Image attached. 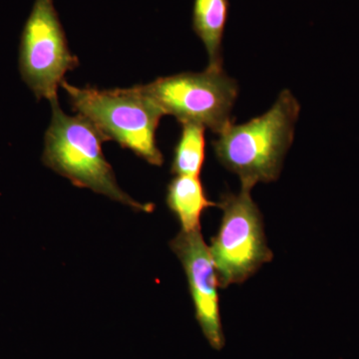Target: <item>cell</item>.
I'll return each mask as SVG.
<instances>
[{
    "mask_svg": "<svg viewBox=\"0 0 359 359\" xmlns=\"http://www.w3.org/2000/svg\"><path fill=\"white\" fill-rule=\"evenodd\" d=\"M182 131L175 147L171 171L175 176L200 177L205 162V127L181 123Z\"/></svg>",
    "mask_w": 359,
    "mask_h": 359,
    "instance_id": "10",
    "label": "cell"
},
{
    "mask_svg": "<svg viewBox=\"0 0 359 359\" xmlns=\"http://www.w3.org/2000/svg\"><path fill=\"white\" fill-rule=\"evenodd\" d=\"M250 191L224 193L219 203L223 217L210 252L222 289L245 282L273 257L266 244L263 216Z\"/></svg>",
    "mask_w": 359,
    "mask_h": 359,
    "instance_id": "4",
    "label": "cell"
},
{
    "mask_svg": "<svg viewBox=\"0 0 359 359\" xmlns=\"http://www.w3.org/2000/svg\"><path fill=\"white\" fill-rule=\"evenodd\" d=\"M79 66L70 51L53 0H34L21 33V78L39 100L58 98L66 73Z\"/></svg>",
    "mask_w": 359,
    "mask_h": 359,
    "instance_id": "6",
    "label": "cell"
},
{
    "mask_svg": "<svg viewBox=\"0 0 359 359\" xmlns=\"http://www.w3.org/2000/svg\"><path fill=\"white\" fill-rule=\"evenodd\" d=\"M301 105L290 90L280 92L264 114L241 125H230L212 141L217 159L237 175L242 188L271 183L280 177L294 137Z\"/></svg>",
    "mask_w": 359,
    "mask_h": 359,
    "instance_id": "1",
    "label": "cell"
},
{
    "mask_svg": "<svg viewBox=\"0 0 359 359\" xmlns=\"http://www.w3.org/2000/svg\"><path fill=\"white\" fill-rule=\"evenodd\" d=\"M229 13V0H195L192 27L207 50V69L223 70V39Z\"/></svg>",
    "mask_w": 359,
    "mask_h": 359,
    "instance_id": "8",
    "label": "cell"
},
{
    "mask_svg": "<svg viewBox=\"0 0 359 359\" xmlns=\"http://www.w3.org/2000/svg\"><path fill=\"white\" fill-rule=\"evenodd\" d=\"M166 201L185 231L201 230L203 212L219 207L208 198L200 177L175 176L168 186Z\"/></svg>",
    "mask_w": 359,
    "mask_h": 359,
    "instance_id": "9",
    "label": "cell"
},
{
    "mask_svg": "<svg viewBox=\"0 0 359 359\" xmlns=\"http://www.w3.org/2000/svg\"><path fill=\"white\" fill-rule=\"evenodd\" d=\"M188 278L196 318L205 339L215 351H222L226 339L219 314V280L210 248L201 230L181 231L170 243Z\"/></svg>",
    "mask_w": 359,
    "mask_h": 359,
    "instance_id": "7",
    "label": "cell"
},
{
    "mask_svg": "<svg viewBox=\"0 0 359 359\" xmlns=\"http://www.w3.org/2000/svg\"><path fill=\"white\" fill-rule=\"evenodd\" d=\"M60 87L73 110L93 123L108 141L117 142L149 164L162 166L164 157L156 131L165 113L139 85L124 89L80 88L65 80Z\"/></svg>",
    "mask_w": 359,
    "mask_h": 359,
    "instance_id": "3",
    "label": "cell"
},
{
    "mask_svg": "<svg viewBox=\"0 0 359 359\" xmlns=\"http://www.w3.org/2000/svg\"><path fill=\"white\" fill-rule=\"evenodd\" d=\"M50 103L51 122L45 133L42 155L45 166L73 185L90 189L135 211L152 212L154 205L142 204L118 185L112 167L103 155L102 144L108 140L93 123L80 114H65L58 98Z\"/></svg>",
    "mask_w": 359,
    "mask_h": 359,
    "instance_id": "2",
    "label": "cell"
},
{
    "mask_svg": "<svg viewBox=\"0 0 359 359\" xmlns=\"http://www.w3.org/2000/svg\"><path fill=\"white\" fill-rule=\"evenodd\" d=\"M139 87L165 115L175 116L180 123H196L217 135L233 124L238 86L224 70L179 73Z\"/></svg>",
    "mask_w": 359,
    "mask_h": 359,
    "instance_id": "5",
    "label": "cell"
}]
</instances>
